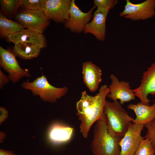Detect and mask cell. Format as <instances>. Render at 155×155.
<instances>
[{
    "label": "cell",
    "mask_w": 155,
    "mask_h": 155,
    "mask_svg": "<svg viewBox=\"0 0 155 155\" xmlns=\"http://www.w3.org/2000/svg\"><path fill=\"white\" fill-rule=\"evenodd\" d=\"M134 155H155L154 150L150 140L148 139L143 140Z\"/></svg>",
    "instance_id": "obj_22"
},
{
    "label": "cell",
    "mask_w": 155,
    "mask_h": 155,
    "mask_svg": "<svg viewBox=\"0 0 155 155\" xmlns=\"http://www.w3.org/2000/svg\"><path fill=\"white\" fill-rule=\"evenodd\" d=\"M0 155H16L13 152L7 151L3 149L0 150Z\"/></svg>",
    "instance_id": "obj_27"
},
{
    "label": "cell",
    "mask_w": 155,
    "mask_h": 155,
    "mask_svg": "<svg viewBox=\"0 0 155 155\" xmlns=\"http://www.w3.org/2000/svg\"><path fill=\"white\" fill-rule=\"evenodd\" d=\"M16 20L25 28L43 34L50 24V19L43 11L22 9L15 16Z\"/></svg>",
    "instance_id": "obj_5"
},
{
    "label": "cell",
    "mask_w": 155,
    "mask_h": 155,
    "mask_svg": "<svg viewBox=\"0 0 155 155\" xmlns=\"http://www.w3.org/2000/svg\"><path fill=\"white\" fill-rule=\"evenodd\" d=\"M0 123L3 122L8 116V113L6 109L4 107H0Z\"/></svg>",
    "instance_id": "obj_26"
},
{
    "label": "cell",
    "mask_w": 155,
    "mask_h": 155,
    "mask_svg": "<svg viewBox=\"0 0 155 155\" xmlns=\"http://www.w3.org/2000/svg\"><path fill=\"white\" fill-rule=\"evenodd\" d=\"M120 139L111 135L107 127L104 113L97 120L93 130L91 148L93 155H120Z\"/></svg>",
    "instance_id": "obj_2"
},
{
    "label": "cell",
    "mask_w": 155,
    "mask_h": 155,
    "mask_svg": "<svg viewBox=\"0 0 155 155\" xmlns=\"http://www.w3.org/2000/svg\"><path fill=\"white\" fill-rule=\"evenodd\" d=\"M109 11L105 9L97 8L92 21L86 25L84 33L92 34L98 40L104 41L106 38V20Z\"/></svg>",
    "instance_id": "obj_13"
},
{
    "label": "cell",
    "mask_w": 155,
    "mask_h": 155,
    "mask_svg": "<svg viewBox=\"0 0 155 155\" xmlns=\"http://www.w3.org/2000/svg\"><path fill=\"white\" fill-rule=\"evenodd\" d=\"M144 125L131 123L128 130L119 142L120 155H134L142 141L144 138L141 132Z\"/></svg>",
    "instance_id": "obj_8"
},
{
    "label": "cell",
    "mask_w": 155,
    "mask_h": 155,
    "mask_svg": "<svg viewBox=\"0 0 155 155\" xmlns=\"http://www.w3.org/2000/svg\"><path fill=\"white\" fill-rule=\"evenodd\" d=\"M42 48L34 43L23 42L16 44L13 48L14 54L24 59H29L37 57Z\"/></svg>",
    "instance_id": "obj_18"
},
{
    "label": "cell",
    "mask_w": 155,
    "mask_h": 155,
    "mask_svg": "<svg viewBox=\"0 0 155 155\" xmlns=\"http://www.w3.org/2000/svg\"><path fill=\"white\" fill-rule=\"evenodd\" d=\"M0 65L9 74V80L16 83L24 77H29L28 71L22 68L14 53L0 46Z\"/></svg>",
    "instance_id": "obj_7"
},
{
    "label": "cell",
    "mask_w": 155,
    "mask_h": 155,
    "mask_svg": "<svg viewBox=\"0 0 155 155\" xmlns=\"http://www.w3.org/2000/svg\"><path fill=\"white\" fill-rule=\"evenodd\" d=\"M1 12L10 18L15 17L21 6L20 0H0Z\"/></svg>",
    "instance_id": "obj_20"
},
{
    "label": "cell",
    "mask_w": 155,
    "mask_h": 155,
    "mask_svg": "<svg viewBox=\"0 0 155 155\" xmlns=\"http://www.w3.org/2000/svg\"><path fill=\"white\" fill-rule=\"evenodd\" d=\"M110 78L111 82L108 87L110 92L107 96L109 98L113 101L119 100L121 105L135 99L129 82L124 81H120L113 74L111 75Z\"/></svg>",
    "instance_id": "obj_12"
},
{
    "label": "cell",
    "mask_w": 155,
    "mask_h": 155,
    "mask_svg": "<svg viewBox=\"0 0 155 155\" xmlns=\"http://www.w3.org/2000/svg\"><path fill=\"white\" fill-rule=\"evenodd\" d=\"M25 28L21 24L8 19L0 12V35L1 37L7 38Z\"/></svg>",
    "instance_id": "obj_19"
},
{
    "label": "cell",
    "mask_w": 155,
    "mask_h": 155,
    "mask_svg": "<svg viewBox=\"0 0 155 155\" xmlns=\"http://www.w3.org/2000/svg\"><path fill=\"white\" fill-rule=\"evenodd\" d=\"M109 92L108 87L104 84L100 87L99 92L95 96L88 95L85 91L82 93L76 108L80 121V132L84 138H87L91 127L104 114L106 98Z\"/></svg>",
    "instance_id": "obj_1"
},
{
    "label": "cell",
    "mask_w": 155,
    "mask_h": 155,
    "mask_svg": "<svg viewBox=\"0 0 155 155\" xmlns=\"http://www.w3.org/2000/svg\"><path fill=\"white\" fill-rule=\"evenodd\" d=\"M127 108L132 110L136 117L132 122L144 125L155 119V102L151 105H147L138 102L136 104H131Z\"/></svg>",
    "instance_id": "obj_16"
},
{
    "label": "cell",
    "mask_w": 155,
    "mask_h": 155,
    "mask_svg": "<svg viewBox=\"0 0 155 155\" xmlns=\"http://www.w3.org/2000/svg\"><path fill=\"white\" fill-rule=\"evenodd\" d=\"M117 0H94V6L97 8H101L108 10L113 8L117 4Z\"/></svg>",
    "instance_id": "obj_24"
},
{
    "label": "cell",
    "mask_w": 155,
    "mask_h": 155,
    "mask_svg": "<svg viewBox=\"0 0 155 155\" xmlns=\"http://www.w3.org/2000/svg\"><path fill=\"white\" fill-rule=\"evenodd\" d=\"M94 6L87 12L82 11L72 0L69 19L65 23V27L72 32L79 34L84 31L87 24L93 17Z\"/></svg>",
    "instance_id": "obj_9"
},
{
    "label": "cell",
    "mask_w": 155,
    "mask_h": 155,
    "mask_svg": "<svg viewBox=\"0 0 155 155\" xmlns=\"http://www.w3.org/2000/svg\"><path fill=\"white\" fill-rule=\"evenodd\" d=\"M9 80L8 76L4 74L2 71L0 70V88H3V86L5 84H7Z\"/></svg>",
    "instance_id": "obj_25"
},
{
    "label": "cell",
    "mask_w": 155,
    "mask_h": 155,
    "mask_svg": "<svg viewBox=\"0 0 155 155\" xmlns=\"http://www.w3.org/2000/svg\"><path fill=\"white\" fill-rule=\"evenodd\" d=\"M73 128L61 124L55 123L50 127L48 132L50 141L55 144L66 142L70 140Z\"/></svg>",
    "instance_id": "obj_17"
},
{
    "label": "cell",
    "mask_w": 155,
    "mask_h": 155,
    "mask_svg": "<svg viewBox=\"0 0 155 155\" xmlns=\"http://www.w3.org/2000/svg\"><path fill=\"white\" fill-rule=\"evenodd\" d=\"M82 74L85 84L90 92H95L102 80L100 68L91 61H86L82 64Z\"/></svg>",
    "instance_id": "obj_14"
},
{
    "label": "cell",
    "mask_w": 155,
    "mask_h": 155,
    "mask_svg": "<svg viewBox=\"0 0 155 155\" xmlns=\"http://www.w3.org/2000/svg\"><path fill=\"white\" fill-rule=\"evenodd\" d=\"M134 95L138 97L141 102L147 105H150V101L148 96L150 94L155 95V62L148 68L147 70L143 73L141 84L137 88L132 89Z\"/></svg>",
    "instance_id": "obj_11"
},
{
    "label": "cell",
    "mask_w": 155,
    "mask_h": 155,
    "mask_svg": "<svg viewBox=\"0 0 155 155\" xmlns=\"http://www.w3.org/2000/svg\"><path fill=\"white\" fill-rule=\"evenodd\" d=\"M124 10L119 16L132 20H145L155 16V0H146L138 4L126 0Z\"/></svg>",
    "instance_id": "obj_6"
},
{
    "label": "cell",
    "mask_w": 155,
    "mask_h": 155,
    "mask_svg": "<svg viewBox=\"0 0 155 155\" xmlns=\"http://www.w3.org/2000/svg\"><path fill=\"white\" fill-rule=\"evenodd\" d=\"M47 0H20V7L23 9L44 11Z\"/></svg>",
    "instance_id": "obj_21"
},
{
    "label": "cell",
    "mask_w": 155,
    "mask_h": 155,
    "mask_svg": "<svg viewBox=\"0 0 155 155\" xmlns=\"http://www.w3.org/2000/svg\"><path fill=\"white\" fill-rule=\"evenodd\" d=\"M72 0H47L44 12L57 23H65L69 17Z\"/></svg>",
    "instance_id": "obj_10"
},
{
    "label": "cell",
    "mask_w": 155,
    "mask_h": 155,
    "mask_svg": "<svg viewBox=\"0 0 155 155\" xmlns=\"http://www.w3.org/2000/svg\"><path fill=\"white\" fill-rule=\"evenodd\" d=\"M104 113L108 132L113 136L121 140L134 119L129 115L117 100L110 102L106 100Z\"/></svg>",
    "instance_id": "obj_3"
},
{
    "label": "cell",
    "mask_w": 155,
    "mask_h": 155,
    "mask_svg": "<svg viewBox=\"0 0 155 155\" xmlns=\"http://www.w3.org/2000/svg\"><path fill=\"white\" fill-rule=\"evenodd\" d=\"M22 87L26 90H30L34 96H38L45 102L53 103L65 95L68 88L64 86L57 88L51 85L46 77L42 74L38 77L32 82L28 80L23 82Z\"/></svg>",
    "instance_id": "obj_4"
},
{
    "label": "cell",
    "mask_w": 155,
    "mask_h": 155,
    "mask_svg": "<svg viewBox=\"0 0 155 155\" xmlns=\"http://www.w3.org/2000/svg\"><path fill=\"white\" fill-rule=\"evenodd\" d=\"M147 129L144 139H148L153 146L155 155V119L144 125Z\"/></svg>",
    "instance_id": "obj_23"
},
{
    "label": "cell",
    "mask_w": 155,
    "mask_h": 155,
    "mask_svg": "<svg viewBox=\"0 0 155 155\" xmlns=\"http://www.w3.org/2000/svg\"><path fill=\"white\" fill-rule=\"evenodd\" d=\"M10 42L16 44L20 42H30L36 44L42 49L46 47L47 42L45 36L34 30L24 29L7 37Z\"/></svg>",
    "instance_id": "obj_15"
}]
</instances>
